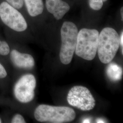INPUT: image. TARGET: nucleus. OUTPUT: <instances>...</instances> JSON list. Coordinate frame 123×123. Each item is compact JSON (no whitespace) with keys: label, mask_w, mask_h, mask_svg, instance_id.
I'll return each instance as SVG.
<instances>
[{"label":"nucleus","mask_w":123,"mask_h":123,"mask_svg":"<svg viewBox=\"0 0 123 123\" xmlns=\"http://www.w3.org/2000/svg\"><path fill=\"white\" fill-rule=\"evenodd\" d=\"M7 76V73L4 66L0 63V79H5Z\"/></svg>","instance_id":"16"},{"label":"nucleus","mask_w":123,"mask_h":123,"mask_svg":"<svg viewBox=\"0 0 123 123\" xmlns=\"http://www.w3.org/2000/svg\"><path fill=\"white\" fill-rule=\"evenodd\" d=\"M11 122L12 123H26L24 117L20 114H15L11 119Z\"/></svg>","instance_id":"15"},{"label":"nucleus","mask_w":123,"mask_h":123,"mask_svg":"<svg viewBox=\"0 0 123 123\" xmlns=\"http://www.w3.org/2000/svg\"><path fill=\"white\" fill-rule=\"evenodd\" d=\"M48 12L53 14L57 20L61 19L70 10V6L62 0H46Z\"/></svg>","instance_id":"9"},{"label":"nucleus","mask_w":123,"mask_h":123,"mask_svg":"<svg viewBox=\"0 0 123 123\" xmlns=\"http://www.w3.org/2000/svg\"><path fill=\"white\" fill-rule=\"evenodd\" d=\"M67 101L70 105L83 111L92 110L95 100L90 91L82 86H75L71 89L67 96Z\"/></svg>","instance_id":"7"},{"label":"nucleus","mask_w":123,"mask_h":123,"mask_svg":"<svg viewBox=\"0 0 123 123\" xmlns=\"http://www.w3.org/2000/svg\"><path fill=\"white\" fill-rule=\"evenodd\" d=\"M78 30L74 23L65 22L61 30L62 46L59 57L62 63L67 65L72 61L75 51Z\"/></svg>","instance_id":"4"},{"label":"nucleus","mask_w":123,"mask_h":123,"mask_svg":"<svg viewBox=\"0 0 123 123\" xmlns=\"http://www.w3.org/2000/svg\"><path fill=\"white\" fill-rule=\"evenodd\" d=\"M106 73L110 79L113 81H118L122 78V68L115 63H111L108 66Z\"/></svg>","instance_id":"11"},{"label":"nucleus","mask_w":123,"mask_h":123,"mask_svg":"<svg viewBox=\"0 0 123 123\" xmlns=\"http://www.w3.org/2000/svg\"><path fill=\"white\" fill-rule=\"evenodd\" d=\"M10 51V48L8 43L6 41L0 40V55L6 56L9 54Z\"/></svg>","instance_id":"13"},{"label":"nucleus","mask_w":123,"mask_h":123,"mask_svg":"<svg viewBox=\"0 0 123 123\" xmlns=\"http://www.w3.org/2000/svg\"><path fill=\"white\" fill-rule=\"evenodd\" d=\"M99 32L95 29L83 28L78 32L75 53L79 57L91 61L97 52Z\"/></svg>","instance_id":"3"},{"label":"nucleus","mask_w":123,"mask_h":123,"mask_svg":"<svg viewBox=\"0 0 123 123\" xmlns=\"http://www.w3.org/2000/svg\"><path fill=\"white\" fill-rule=\"evenodd\" d=\"M123 7H122L121 8V16H122V20H123Z\"/></svg>","instance_id":"20"},{"label":"nucleus","mask_w":123,"mask_h":123,"mask_svg":"<svg viewBox=\"0 0 123 123\" xmlns=\"http://www.w3.org/2000/svg\"><path fill=\"white\" fill-rule=\"evenodd\" d=\"M7 2L17 9H21L24 3V0H6Z\"/></svg>","instance_id":"14"},{"label":"nucleus","mask_w":123,"mask_h":123,"mask_svg":"<svg viewBox=\"0 0 123 123\" xmlns=\"http://www.w3.org/2000/svg\"><path fill=\"white\" fill-rule=\"evenodd\" d=\"M0 18L3 23L14 31L22 32L27 28L25 19L17 9L7 2L0 4Z\"/></svg>","instance_id":"6"},{"label":"nucleus","mask_w":123,"mask_h":123,"mask_svg":"<svg viewBox=\"0 0 123 123\" xmlns=\"http://www.w3.org/2000/svg\"><path fill=\"white\" fill-rule=\"evenodd\" d=\"M120 46V37L114 29L104 28L99 34L97 52L100 61L110 63L114 59Z\"/></svg>","instance_id":"2"},{"label":"nucleus","mask_w":123,"mask_h":123,"mask_svg":"<svg viewBox=\"0 0 123 123\" xmlns=\"http://www.w3.org/2000/svg\"><path fill=\"white\" fill-rule=\"evenodd\" d=\"M27 12L31 17H35L43 13L44 5L43 0H24Z\"/></svg>","instance_id":"10"},{"label":"nucleus","mask_w":123,"mask_h":123,"mask_svg":"<svg viewBox=\"0 0 123 123\" xmlns=\"http://www.w3.org/2000/svg\"><path fill=\"white\" fill-rule=\"evenodd\" d=\"M97 123H105V122H104V120L101 119H98L97 120Z\"/></svg>","instance_id":"18"},{"label":"nucleus","mask_w":123,"mask_h":123,"mask_svg":"<svg viewBox=\"0 0 123 123\" xmlns=\"http://www.w3.org/2000/svg\"><path fill=\"white\" fill-rule=\"evenodd\" d=\"M10 57L14 66L19 68L31 69L35 66L34 58L31 55L21 53L16 49L10 51Z\"/></svg>","instance_id":"8"},{"label":"nucleus","mask_w":123,"mask_h":123,"mask_svg":"<svg viewBox=\"0 0 123 123\" xmlns=\"http://www.w3.org/2000/svg\"><path fill=\"white\" fill-rule=\"evenodd\" d=\"M34 116L40 122L68 123L74 119L76 113L73 109L68 107L41 105L36 108Z\"/></svg>","instance_id":"1"},{"label":"nucleus","mask_w":123,"mask_h":123,"mask_svg":"<svg viewBox=\"0 0 123 123\" xmlns=\"http://www.w3.org/2000/svg\"><path fill=\"white\" fill-rule=\"evenodd\" d=\"M2 119H1V118L0 117V123H2Z\"/></svg>","instance_id":"21"},{"label":"nucleus","mask_w":123,"mask_h":123,"mask_svg":"<svg viewBox=\"0 0 123 123\" xmlns=\"http://www.w3.org/2000/svg\"><path fill=\"white\" fill-rule=\"evenodd\" d=\"M36 85V79L33 75L28 74L22 75L13 87V94L15 98L23 104L31 102L35 97Z\"/></svg>","instance_id":"5"},{"label":"nucleus","mask_w":123,"mask_h":123,"mask_svg":"<svg viewBox=\"0 0 123 123\" xmlns=\"http://www.w3.org/2000/svg\"><path fill=\"white\" fill-rule=\"evenodd\" d=\"M107 0H88L89 5L94 10H99L103 6V3Z\"/></svg>","instance_id":"12"},{"label":"nucleus","mask_w":123,"mask_h":123,"mask_svg":"<svg viewBox=\"0 0 123 123\" xmlns=\"http://www.w3.org/2000/svg\"><path fill=\"white\" fill-rule=\"evenodd\" d=\"M120 45L121 48L122 50V53L123 54V32L122 31L121 33V35L120 37Z\"/></svg>","instance_id":"17"},{"label":"nucleus","mask_w":123,"mask_h":123,"mask_svg":"<svg viewBox=\"0 0 123 123\" xmlns=\"http://www.w3.org/2000/svg\"><path fill=\"white\" fill-rule=\"evenodd\" d=\"M83 123H90V120L89 119H84Z\"/></svg>","instance_id":"19"}]
</instances>
